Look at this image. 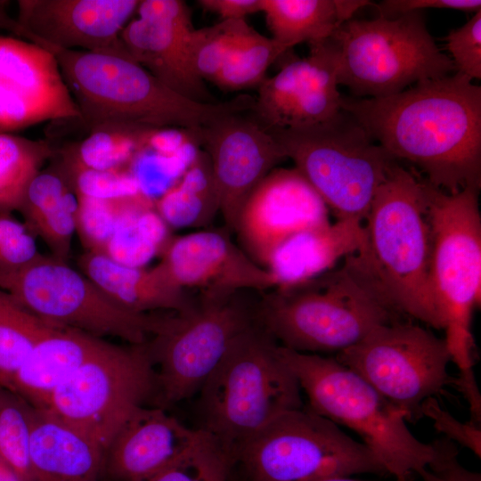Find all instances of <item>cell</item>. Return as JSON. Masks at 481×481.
Instances as JSON below:
<instances>
[{
    "mask_svg": "<svg viewBox=\"0 0 481 481\" xmlns=\"http://www.w3.org/2000/svg\"><path fill=\"white\" fill-rule=\"evenodd\" d=\"M341 109L396 161L447 193L481 186V87L456 72L386 97L342 98Z\"/></svg>",
    "mask_w": 481,
    "mask_h": 481,
    "instance_id": "obj_1",
    "label": "cell"
},
{
    "mask_svg": "<svg viewBox=\"0 0 481 481\" xmlns=\"http://www.w3.org/2000/svg\"><path fill=\"white\" fill-rule=\"evenodd\" d=\"M363 228L364 242L344 258V269L395 315L443 330L429 280L432 235L425 183L417 172L393 167Z\"/></svg>",
    "mask_w": 481,
    "mask_h": 481,
    "instance_id": "obj_2",
    "label": "cell"
},
{
    "mask_svg": "<svg viewBox=\"0 0 481 481\" xmlns=\"http://www.w3.org/2000/svg\"><path fill=\"white\" fill-rule=\"evenodd\" d=\"M89 131L117 128L148 135L169 128L192 136L216 118L250 110L254 97L201 103L169 89L130 54L51 50Z\"/></svg>",
    "mask_w": 481,
    "mask_h": 481,
    "instance_id": "obj_3",
    "label": "cell"
},
{
    "mask_svg": "<svg viewBox=\"0 0 481 481\" xmlns=\"http://www.w3.org/2000/svg\"><path fill=\"white\" fill-rule=\"evenodd\" d=\"M200 390L203 429L235 458L281 415L303 407L299 383L279 344L257 322L231 344Z\"/></svg>",
    "mask_w": 481,
    "mask_h": 481,
    "instance_id": "obj_4",
    "label": "cell"
},
{
    "mask_svg": "<svg viewBox=\"0 0 481 481\" xmlns=\"http://www.w3.org/2000/svg\"><path fill=\"white\" fill-rule=\"evenodd\" d=\"M312 412L356 432L394 481H409L434 458V443L419 440L403 412L335 357L300 353L279 345Z\"/></svg>",
    "mask_w": 481,
    "mask_h": 481,
    "instance_id": "obj_5",
    "label": "cell"
},
{
    "mask_svg": "<svg viewBox=\"0 0 481 481\" xmlns=\"http://www.w3.org/2000/svg\"><path fill=\"white\" fill-rule=\"evenodd\" d=\"M256 320L279 345L308 354H338L376 327L402 321L343 266L298 285L259 292Z\"/></svg>",
    "mask_w": 481,
    "mask_h": 481,
    "instance_id": "obj_6",
    "label": "cell"
},
{
    "mask_svg": "<svg viewBox=\"0 0 481 481\" xmlns=\"http://www.w3.org/2000/svg\"><path fill=\"white\" fill-rule=\"evenodd\" d=\"M424 183L432 235L431 291L458 378L469 379L475 377L471 320L481 291L479 190L447 193Z\"/></svg>",
    "mask_w": 481,
    "mask_h": 481,
    "instance_id": "obj_7",
    "label": "cell"
},
{
    "mask_svg": "<svg viewBox=\"0 0 481 481\" xmlns=\"http://www.w3.org/2000/svg\"><path fill=\"white\" fill-rule=\"evenodd\" d=\"M268 131L337 220L363 223L397 163L343 110L321 124Z\"/></svg>",
    "mask_w": 481,
    "mask_h": 481,
    "instance_id": "obj_8",
    "label": "cell"
},
{
    "mask_svg": "<svg viewBox=\"0 0 481 481\" xmlns=\"http://www.w3.org/2000/svg\"><path fill=\"white\" fill-rule=\"evenodd\" d=\"M330 39L338 56V83L359 98L393 95L454 69L420 12L373 20L352 18Z\"/></svg>",
    "mask_w": 481,
    "mask_h": 481,
    "instance_id": "obj_9",
    "label": "cell"
},
{
    "mask_svg": "<svg viewBox=\"0 0 481 481\" xmlns=\"http://www.w3.org/2000/svg\"><path fill=\"white\" fill-rule=\"evenodd\" d=\"M254 292H199L192 308L166 317L147 342L159 368V404L177 403L201 388L233 340L256 322Z\"/></svg>",
    "mask_w": 481,
    "mask_h": 481,
    "instance_id": "obj_10",
    "label": "cell"
},
{
    "mask_svg": "<svg viewBox=\"0 0 481 481\" xmlns=\"http://www.w3.org/2000/svg\"><path fill=\"white\" fill-rule=\"evenodd\" d=\"M249 481H318L385 468L363 442L307 407L289 411L248 440L237 452Z\"/></svg>",
    "mask_w": 481,
    "mask_h": 481,
    "instance_id": "obj_11",
    "label": "cell"
},
{
    "mask_svg": "<svg viewBox=\"0 0 481 481\" xmlns=\"http://www.w3.org/2000/svg\"><path fill=\"white\" fill-rule=\"evenodd\" d=\"M147 342L107 341L52 394L43 410L81 433L104 452L133 412L156 389Z\"/></svg>",
    "mask_w": 481,
    "mask_h": 481,
    "instance_id": "obj_12",
    "label": "cell"
},
{
    "mask_svg": "<svg viewBox=\"0 0 481 481\" xmlns=\"http://www.w3.org/2000/svg\"><path fill=\"white\" fill-rule=\"evenodd\" d=\"M0 289L46 322L101 338H119L130 345L148 342L166 319L119 306L80 271L52 256L39 254L18 270L0 271Z\"/></svg>",
    "mask_w": 481,
    "mask_h": 481,
    "instance_id": "obj_13",
    "label": "cell"
},
{
    "mask_svg": "<svg viewBox=\"0 0 481 481\" xmlns=\"http://www.w3.org/2000/svg\"><path fill=\"white\" fill-rule=\"evenodd\" d=\"M335 358L411 422L423 417L427 398L442 394L455 380L448 372L452 356L445 339L411 322L378 326Z\"/></svg>",
    "mask_w": 481,
    "mask_h": 481,
    "instance_id": "obj_14",
    "label": "cell"
},
{
    "mask_svg": "<svg viewBox=\"0 0 481 481\" xmlns=\"http://www.w3.org/2000/svg\"><path fill=\"white\" fill-rule=\"evenodd\" d=\"M247 110L224 113L193 136L210 164L221 212L229 232L246 200L285 156L272 134Z\"/></svg>",
    "mask_w": 481,
    "mask_h": 481,
    "instance_id": "obj_15",
    "label": "cell"
},
{
    "mask_svg": "<svg viewBox=\"0 0 481 481\" xmlns=\"http://www.w3.org/2000/svg\"><path fill=\"white\" fill-rule=\"evenodd\" d=\"M138 0H20L11 31L47 50L129 54L120 35Z\"/></svg>",
    "mask_w": 481,
    "mask_h": 481,
    "instance_id": "obj_16",
    "label": "cell"
},
{
    "mask_svg": "<svg viewBox=\"0 0 481 481\" xmlns=\"http://www.w3.org/2000/svg\"><path fill=\"white\" fill-rule=\"evenodd\" d=\"M80 118L55 55L0 35V133L49 120Z\"/></svg>",
    "mask_w": 481,
    "mask_h": 481,
    "instance_id": "obj_17",
    "label": "cell"
},
{
    "mask_svg": "<svg viewBox=\"0 0 481 481\" xmlns=\"http://www.w3.org/2000/svg\"><path fill=\"white\" fill-rule=\"evenodd\" d=\"M309 45L307 57L289 61L259 86L249 112L268 130L314 126L341 110L336 46L330 39Z\"/></svg>",
    "mask_w": 481,
    "mask_h": 481,
    "instance_id": "obj_18",
    "label": "cell"
},
{
    "mask_svg": "<svg viewBox=\"0 0 481 481\" xmlns=\"http://www.w3.org/2000/svg\"><path fill=\"white\" fill-rule=\"evenodd\" d=\"M329 213L297 168H274L246 200L234 232L241 249L265 268L281 244L302 231L330 223Z\"/></svg>",
    "mask_w": 481,
    "mask_h": 481,
    "instance_id": "obj_19",
    "label": "cell"
},
{
    "mask_svg": "<svg viewBox=\"0 0 481 481\" xmlns=\"http://www.w3.org/2000/svg\"><path fill=\"white\" fill-rule=\"evenodd\" d=\"M136 12L120 35L130 56L176 94L197 102L214 103L189 62L188 41L194 28L185 2L142 0Z\"/></svg>",
    "mask_w": 481,
    "mask_h": 481,
    "instance_id": "obj_20",
    "label": "cell"
},
{
    "mask_svg": "<svg viewBox=\"0 0 481 481\" xmlns=\"http://www.w3.org/2000/svg\"><path fill=\"white\" fill-rule=\"evenodd\" d=\"M159 263L184 289L263 292L275 288L269 271L255 263L223 230H201L170 239Z\"/></svg>",
    "mask_w": 481,
    "mask_h": 481,
    "instance_id": "obj_21",
    "label": "cell"
},
{
    "mask_svg": "<svg viewBox=\"0 0 481 481\" xmlns=\"http://www.w3.org/2000/svg\"><path fill=\"white\" fill-rule=\"evenodd\" d=\"M203 433L160 407L138 406L106 449L102 473L112 481H145L175 464Z\"/></svg>",
    "mask_w": 481,
    "mask_h": 481,
    "instance_id": "obj_22",
    "label": "cell"
},
{
    "mask_svg": "<svg viewBox=\"0 0 481 481\" xmlns=\"http://www.w3.org/2000/svg\"><path fill=\"white\" fill-rule=\"evenodd\" d=\"M77 265L110 300L135 313H183L196 300L171 279L160 263L151 268L130 266L102 253L86 251L78 257Z\"/></svg>",
    "mask_w": 481,
    "mask_h": 481,
    "instance_id": "obj_23",
    "label": "cell"
},
{
    "mask_svg": "<svg viewBox=\"0 0 481 481\" xmlns=\"http://www.w3.org/2000/svg\"><path fill=\"white\" fill-rule=\"evenodd\" d=\"M364 238L362 222H330L289 238L273 251L265 269L275 288L298 285L334 269L338 261L363 246Z\"/></svg>",
    "mask_w": 481,
    "mask_h": 481,
    "instance_id": "obj_24",
    "label": "cell"
},
{
    "mask_svg": "<svg viewBox=\"0 0 481 481\" xmlns=\"http://www.w3.org/2000/svg\"><path fill=\"white\" fill-rule=\"evenodd\" d=\"M79 330L52 325L32 346L18 370L11 391L37 410L103 344Z\"/></svg>",
    "mask_w": 481,
    "mask_h": 481,
    "instance_id": "obj_25",
    "label": "cell"
},
{
    "mask_svg": "<svg viewBox=\"0 0 481 481\" xmlns=\"http://www.w3.org/2000/svg\"><path fill=\"white\" fill-rule=\"evenodd\" d=\"M29 481H98L103 452L93 441L45 412L34 409Z\"/></svg>",
    "mask_w": 481,
    "mask_h": 481,
    "instance_id": "obj_26",
    "label": "cell"
},
{
    "mask_svg": "<svg viewBox=\"0 0 481 481\" xmlns=\"http://www.w3.org/2000/svg\"><path fill=\"white\" fill-rule=\"evenodd\" d=\"M365 0H261L272 38L286 50L330 38L360 9Z\"/></svg>",
    "mask_w": 481,
    "mask_h": 481,
    "instance_id": "obj_27",
    "label": "cell"
},
{
    "mask_svg": "<svg viewBox=\"0 0 481 481\" xmlns=\"http://www.w3.org/2000/svg\"><path fill=\"white\" fill-rule=\"evenodd\" d=\"M156 212L168 226H202L219 211V200L209 158L200 151L181 179L156 203Z\"/></svg>",
    "mask_w": 481,
    "mask_h": 481,
    "instance_id": "obj_28",
    "label": "cell"
},
{
    "mask_svg": "<svg viewBox=\"0 0 481 481\" xmlns=\"http://www.w3.org/2000/svg\"><path fill=\"white\" fill-rule=\"evenodd\" d=\"M53 153L45 140L0 133V213L19 211L29 183Z\"/></svg>",
    "mask_w": 481,
    "mask_h": 481,
    "instance_id": "obj_29",
    "label": "cell"
},
{
    "mask_svg": "<svg viewBox=\"0 0 481 481\" xmlns=\"http://www.w3.org/2000/svg\"><path fill=\"white\" fill-rule=\"evenodd\" d=\"M52 325L20 306L0 289V386L12 389L13 379L32 346Z\"/></svg>",
    "mask_w": 481,
    "mask_h": 481,
    "instance_id": "obj_30",
    "label": "cell"
},
{
    "mask_svg": "<svg viewBox=\"0 0 481 481\" xmlns=\"http://www.w3.org/2000/svg\"><path fill=\"white\" fill-rule=\"evenodd\" d=\"M76 232L86 251L102 253L118 224L127 216L152 208L143 192L118 199L79 197Z\"/></svg>",
    "mask_w": 481,
    "mask_h": 481,
    "instance_id": "obj_31",
    "label": "cell"
},
{
    "mask_svg": "<svg viewBox=\"0 0 481 481\" xmlns=\"http://www.w3.org/2000/svg\"><path fill=\"white\" fill-rule=\"evenodd\" d=\"M167 239V224L156 211L149 208L126 217L102 254L123 265L143 266L164 249L169 241Z\"/></svg>",
    "mask_w": 481,
    "mask_h": 481,
    "instance_id": "obj_32",
    "label": "cell"
},
{
    "mask_svg": "<svg viewBox=\"0 0 481 481\" xmlns=\"http://www.w3.org/2000/svg\"><path fill=\"white\" fill-rule=\"evenodd\" d=\"M287 51L251 28L230 53L214 83L230 90L260 86L269 66Z\"/></svg>",
    "mask_w": 481,
    "mask_h": 481,
    "instance_id": "obj_33",
    "label": "cell"
},
{
    "mask_svg": "<svg viewBox=\"0 0 481 481\" xmlns=\"http://www.w3.org/2000/svg\"><path fill=\"white\" fill-rule=\"evenodd\" d=\"M245 20H221L193 29L189 37L188 55L194 73L214 83L226 59L250 30Z\"/></svg>",
    "mask_w": 481,
    "mask_h": 481,
    "instance_id": "obj_34",
    "label": "cell"
},
{
    "mask_svg": "<svg viewBox=\"0 0 481 481\" xmlns=\"http://www.w3.org/2000/svg\"><path fill=\"white\" fill-rule=\"evenodd\" d=\"M34 407L16 393L0 386V456L29 481V443Z\"/></svg>",
    "mask_w": 481,
    "mask_h": 481,
    "instance_id": "obj_35",
    "label": "cell"
},
{
    "mask_svg": "<svg viewBox=\"0 0 481 481\" xmlns=\"http://www.w3.org/2000/svg\"><path fill=\"white\" fill-rule=\"evenodd\" d=\"M234 464V456L204 431L180 460L145 481H228Z\"/></svg>",
    "mask_w": 481,
    "mask_h": 481,
    "instance_id": "obj_36",
    "label": "cell"
},
{
    "mask_svg": "<svg viewBox=\"0 0 481 481\" xmlns=\"http://www.w3.org/2000/svg\"><path fill=\"white\" fill-rule=\"evenodd\" d=\"M145 137L117 128H100L80 143L65 166L94 170H120L135 151L136 142Z\"/></svg>",
    "mask_w": 481,
    "mask_h": 481,
    "instance_id": "obj_37",
    "label": "cell"
},
{
    "mask_svg": "<svg viewBox=\"0 0 481 481\" xmlns=\"http://www.w3.org/2000/svg\"><path fill=\"white\" fill-rule=\"evenodd\" d=\"M76 193L79 197L118 199L142 192L135 180L120 170H94L65 166Z\"/></svg>",
    "mask_w": 481,
    "mask_h": 481,
    "instance_id": "obj_38",
    "label": "cell"
},
{
    "mask_svg": "<svg viewBox=\"0 0 481 481\" xmlns=\"http://www.w3.org/2000/svg\"><path fill=\"white\" fill-rule=\"evenodd\" d=\"M454 69L469 78H481V10L445 38Z\"/></svg>",
    "mask_w": 481,
    "mask_h": 481,
    "instance_id": "obj_39",
    "label": "cell"
},
{
    "mask_svg": "<svg viewBox=\"0 0 481 481\" xmlns=\"http://www.w3.org/2000/svg\"><path fill=\"white\" fill-rule=\"evenodd\" d=\"M39 254L34 236L24 223L12 213H0V271L18 270Z\"/></svg>",
    "mask_w": 481,
    "mask_h": 481,
    "instance_id": "obj_40",
    "label": "cell"
},
{
    "mask_svg": "<svg viewBox=\"0 0 481 481\" xmlns=\"http://www.w3.org/2000/svg\"><path fill=\"white\" fill-rule=\"evenodd\" d=\"M422 416L429 418L434 428L448 440L456 442L481 457V428L471 420L461 422L441 407L435 397L427 398L421 405Z\"/></svg>",
    "mask_w": 481,
    "mask_h": 481,
    "instance_id": "obj_41",
    "label": "cell"
},
{
    "mask_svg": "<svg viewBox=\"0 0 481 481\" xmlns=\"http://www.w3.org/2000/svg\"><path fill=\"white\" fill-rule=\"evenodd\" d=\"M433 460L418 475L423 481H481V474L465 468L459 461L453 442L445 437L435 440Z\"/></svg>",
    "mask_w": 481,
    "mask_h": 481,
    "instance_id": "obj_42",
    "label": "cell"
},
{
    "mask_svg": "<svg viewBox=\"0 0 481 481\" xmlns=\"http://www.w3.org/2000/svg\"><path fill=\"white\" fill-rule=\"evenodd\" d=\"M452 9L468 12L481 10L480 0H386L379 5L383 17H395L422 9Z\"/></svg>",
    "mask_w": 481,
    "mask_h": 481,
    "instance_id": "obj_43",
    "label": "cell"
},
{
    "mask_svg": "<svg viewBox=\"0 0 481 481\" xmlns=\"http://www.w3.org/2000/svg\"><path fill=\"white\" fill-rule=\"evenodd\" d=\"M204 10L216 13L222 20H244L247 15L261 12V0H199Z\"/></svg>",
    "mask_w": 481,
    "mask_h": 481,
    "instance_id": "obj_44",
    "label": "cell"
},
{
    "mask_svg": "<svg viewBox=\"0 0 481 481\" xmlns=\"http://www.w3.org/2000/svg\"><path fill=\"white\" fill-rule=\"evenodd\" d=\"M0 481H22L15 469L0 456Z\"/></svg>",
    "mask_w": 481,
    "mask_h": 481,
    "instance_id": "obj_45",
    "label": "cell"
},
{
    "mask_svg": "<svg viewBox=\"0 0 481 481\" xmlns=\"http://www.w3.org/2000/svg\"><path fill=\"white\" fill-rule=\"evenodd\" d=\"M318 481H368V480L356 479L352 477H337L324 478Z\"/></svg>",
    "mask_w": 481,
    "mask_h": 481,
    "instance_id": "obj_46",
    "label": "cell"
}]
</instances>
